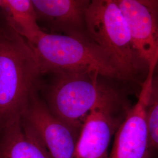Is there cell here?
Returning <instances> with one entry per match:
<instances>
[{
	"label": "cell",
	"mask_w": 158,
	"mask_h": 158,
	"mask_svg": "<svg viewBox=\"0 0 158 158\" xmlns=\"http://www.w3.org/2000/svg\"><path fill=\"white\" fill-rule=\"evenodd\" d=\"M85 25L89 37L111 57L124 79L135 73L139 61L115 0L90 1L85 12Z\"/></svg>",
	"instance_id": "277c9868"
},
{
	"label": "cell",
	"mask_w": 158,
	"mask_h": 158,
	"mask_svg": "<svg viewBox=\"0 0 158 158\" xmlns=\"http://www.w3.org/2000/svg\"><path fill=\"white\" fill-rule=\"evenodd\" d=\"M90 1L33 0L38 21L51 29V34L89 37L85 25V12Z\"/></svg>",
	"instance_id": "9c48e42d"
},
{
	"label": "cell",
	"mask_w": 158,
	"mask_h": 158,
	"mask_svg": "<svg viewBox=\"0 0 158 158\" xmlns=\"http://www.w3.org/2000/svg\"><path fill=\"white\" fill-rule=\"evenodd\" d=\"M56 76L46 105L57 118L79 132L91 111L115 92L101 83L102 76L95 72H63Z\"/></svg>",
	"instance_id": "3957f363"
},
{
	"label": "cell",
	"mask_w": 158,
	"mask_h": 158,
	"mask_svg": "<svg viewBox=\"0 0 158 158\" xmlns=\"http://www.w3.org/2000/svg\"><path fill=\"white\" fill-rule=\"evenodd\" d=\"M115 1L127 23L136 55L148 67L158 54V1Z\"/></svg>",
	"instance_id": "ba28073f"
},
{
	"label": "cell",
	"mask_w": 158,
	"mask_h": 158,
	"mask_svg": "<svg viewBox=\"0 0 158 158\" xmlns=\"http://www.w3.org/2000/svg\"><path fill=\"white\" fill-rule=\"evenodd\" d=\"M41 73L32 47L8 24L0 30V128L21 117Z\"/></svg>",
	"instance_id": "6da1fadb"
},
{
	"label": "cell",
	"mask_w": 158,
	"mask_h": 158,
	"mask_svg": "<svg viewBox=\"0 0 158 158\" xmlns=\"http://www.w3.org/2000/svg\"><path fill=\"white\" fill-rule=\"evenodd\" d=\"M32 47L41 73L91 72L102 77L124 79L107 53L90 37L44 32Z\"/></svg>",
	"instance_id": "7a4b0ae2"
},
{
	"label": "cell",
	"mask_w": 158,
	"mask_h": 158,
	"mask_svg": "<svg viewBox=\"0 0 158 158\" xmlns=\"http://www.w3.org/2000/svg\"><path fill=\"white\" fill-rule=\"evenodd\" d=\"M21 120L52 158H73L80 132L57 118L35 94L24 110Z\"/></svg>",
	"instance_id": "52a82bcc"
},
{
	"label": "cell",
	"mask_w": 158,
	"mask_h": 158,
	"mask_svg": "<svg viewBox=\"0 0 158 158\" xmlns=\"http://www.w3.org/2000/svg\"><path fill=\"white\" fill-rule=\"evenodd\" d=\"M0 158H52L21 117L0 128Z\"/></svg>",
	"instance_id": "30bf717a"
},
{
	"label": "cell",
	"mask_w": 158,
	"mask_h": 158,
	"mask_svg": "<svg viewBox=\"0 0 158 158\" xmlns=\"http://www.w3.org/2000/svg\"><path fill=\"white\" fill-rule=\"evenodd\" d=\"M8 24L28 43H33L44 31L40 28L32 1L1 0Z\"/></svg>",
	"instance_id": "8fae6325"
},
{
	"label": "cell",
	"mask_w": 158,
	"mask_h": 158,
	"mask_svg": "<svg viewBox=\"0 0 158 158\" xmlns=\"http://www.w3.org/2000/svg\"><path fill=\"white\" fill-rule=\"evenodd\" d=\"M0 8H1V0H0Z\"/></svg>",
	"instance_id": "4fadbf2b"
},
{
	"label": "cell",
	"mask_w": 158,
	"mask_h": 158,
	"mask_svg": "<svg viewBox=\"0 0 158 158\" xmlns=\"http://www.w3.org/2000/svg\"><path fill=\"white\" fill-rule=\"evenodd\" d=\"M158 62V59H155L149 65L138 99L117 131L108 158H154L149 141L145 115Z\"/></svg>",
	"instance_id": "8992f818"
},
{
	"label": "cell",
	"mask_w": 158,
	"mask_h": 158,
	"mask_svg": "<svg viewBox=\"0 0 158 158\" xmlns=\"http://www.w3.org/2000/svg\"><path fill=\"white\" fill-rule=\"evenodd\" d=\"M146 123L150 146L154 158H158V74L155 75L146 107Z\"/></svg>",
	"instance_id": "7c38bea8"
},
{
	"label": "cell",
	"mask_w": 158,
	"mask_h": 158,
	"mask_svg": "<svg viewBox=\"0 0 158 158\" xmlns=\"http://www.w3.org/2000/svg\"><path fill=\"white\" fill-rule=\"evenodd\" d=\"M131 107L115 92L85 119L73 158H108L110 142Z\"/></svg>",
	"instance_id": "5b68a950"
}]
</instances>
